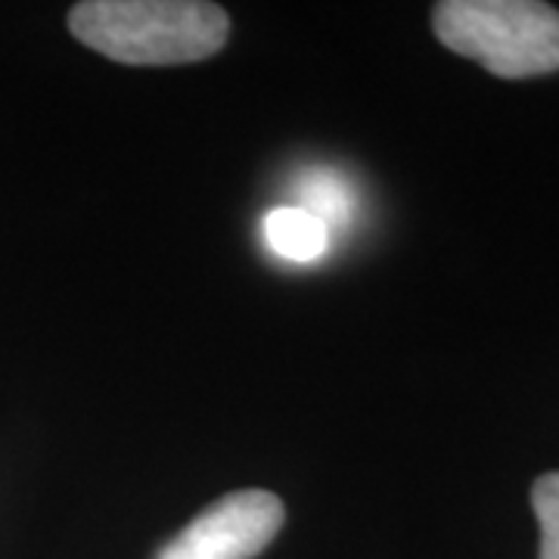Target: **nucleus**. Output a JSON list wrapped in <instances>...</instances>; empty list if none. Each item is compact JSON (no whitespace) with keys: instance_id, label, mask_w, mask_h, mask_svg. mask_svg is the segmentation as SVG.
I'll return each mask as SVG.
<instances>
[{"instance_id":"3","label":"nucleus","mask_w":559,"mask_h":559,"mask_svg":"<svg viewBox=\"0 0 559 559\" xmlns=\"http://www.w3.org/2000/svg\"><path fill=\"white\" fill-rule=\"evenodd\" d=\"M283 522L286 507L274 491H234L183 525L156 559H255L277 538Z\"/></svg>"},{"instance_id":"5","label":"nucleus","mask_w":559,"mask_h":559,"mask_svg":"<svg viewBox=\"0 0 559 559\" xmlns=\"http://www.w3.org/2000/svg\"><path fill=\"white\" fill-rule=\"evenodd\" d=\"M305 212H311L314 218H320L326 227L340 224L352 215V193L333 171H318L305 178V190H301Z\"/></svg>"},{"instance_id":"6","label":"nucleus","mask_w":559,"mask_h":559,"mask_svg":"<svg viewBox=\"0 0 559 559\" xmlns=\"http://www.w3.org/2000/svg\"><path fill=\"white\" fill-rule=\"evenodd\" d=\"M532 507L540 525V559H559V473L535 479Z\"/></svg>"},{"instance_id":"4","label":"nucleus","mask_w":559,"mask_h":559,"mask_svg":"<svg viewBox=\"0 0 559 559\" xmlns=\"http://www.w3.org/2000/svg\"><path fill=\"white\" fill-rule=\"evenodd\" d=\"M264 240L277 252L280 259L296 261V264H311L326 255L330 249V227L311 212L299 205L274 209L264 218Z\"/></svg>"},{"instance_id":"2","label":"nucleus","mask_w":559,"mask_h":559,"mask_svg":"<svg viewBox=\"0 0 559 559\" xmlns=\"http://www.w3.org/2000/svg\"><path fill=\"white\" fill-rule=\"evenodd\" d=\"M436 38L498 79L559 72V10L538 0H441Z\"/></svg>"},{"instance_id":"1","label":"nucleus","mask_w":559,"mask_h":559,"mask_svg":"<svg viewBox=\"0 0 559 559\" xmlns=\"http://www.w3.org/2000/svg\"><path fill=\"white\" fill-rule=\"evenodd\" d=\"M72 35L124 66H183L215 57L230 16L202 0H84L69 10Z\"/></svg>"}]
</instances>
